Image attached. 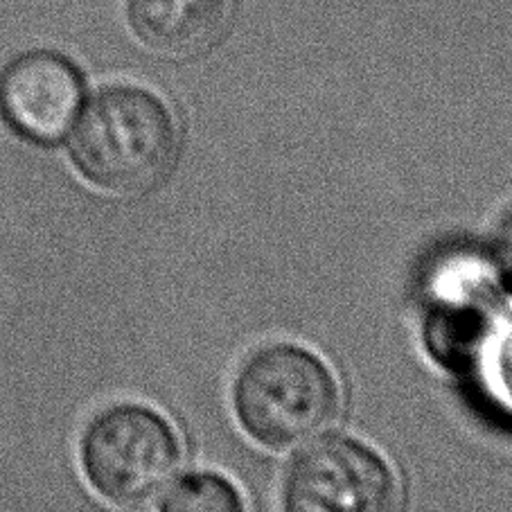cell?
I'll return each instance as SVG.
<instances>
[{
	"label": "cell",
	"mask_w": 512,
	"mask_h": 512,
	"mask_svg": "<svg viewBox=\"0 0 512 512\" xmlns=\"http://www.w3.org/2000/svg\"><path fill=\"white\" fill-rule=\"evenodd\" d=\"M158 512H249L240 488L217 472H192L172 483Z\"/></svg>",
	"instance_id": "obj_7"
},
{
	"label": "cell",
	"mask_w": 512,
	"mask_h": 512,
	"mask_svg": "<svg viewBox=\"0 0 512 512\" xmlns=\"http://www.w3.org/2000/svg\"><path fill=\"white\" fill-rule=\"evenodd\" d=\"M84 82L57 52H30L0 75V116L16 136L50 145L68 134L82 109Z\"/></svg>",
	"instance_id": "obj_5"
},
{
	"label": "cell",
	"mask_w": 512,
	"mask_h": 512,
	"mask_svg": "<svg viewBox=\"0 0 512 512\" xmlns=\"http://www.w3.org/2000/svg\"><path fill=\"white\" fill-rule=\"evenodd\" d=\"M129 25L163 59H192L213 50L231 25V0H129Z\"/></svg>",
	"instance_id": "obj_6"
},
{
	"label": "cell",
	"mask_w": 512,
	"mask_h": 512,
	"mask_svg": "<svg viewBox=\"0 0 512 512\" xmlns=\"http://www.w3.org/2000/svg\"><path fill=\"white\" fill-rule=\"evenodd\" d=\"M402 488L382 454L328 438L296 458L282 481V512H400Z\"/></svg>",
	"instance_id": "obj_4"
},
{
	"label": "cell",
	"mask_w": 512,
	"mask_h": 512,
	"mask_svg": "<svg viewBox=\"0 0 512 512\" xmlns=\"http://www.w3.org/2000/svg\"><path fill=\"white\" fill-rule=\"evenodd\" d=\"M494 255H497V262L503 273H506V278L512 282V208L508 210V215L501 219V224L497 228Z\"/></svg>",
	"instance_id": "obj_8"
},
{
	"label": "cell",
	"mask_w": 512,
	"mask_h": 512,
	"mask_svg": "<svg viewBox=\"0 0 512 512\" xmlns=\"http://www.w3.org/2000/svg\"><path fill=\"white\" fill-rule=\"evenodd\" d=\"M179 154V129L161 97L113 86L93 97L70 138V158L104 192L140 194L161 183Z\"/></svg>",
	"instance_id": "obj_1"
},
{
	"label": "cell",
	"mask_w": 512,
	"mask_h": 512,
	"mask_svg": "<svg viewBox=\"0 0 512 512\" xmlns=\"http://www.w3.org/2000/svg\"><path fill=\"white\" fill-rule=\"evenodd\" d=\"M233 409L255 443L287 449L323 434L337 420L341 388L312 350L273 343L255 350L237 370Z\"/></svg>",
	"instance_id": "obj_2"
},
{
	"label": "cell",
	"mask_w": 512,
	"mask_h": 512,
	"mask_svg": "<svg viewBox=\"0 0 512 512\" xmlns=\"http://www.w3.org/2000/svg\"><path fill=\"white\" fill-rule=\"evenodd\" d=\"M79 461L91 488L116 506H138L165 488L181 463L170 420L145 404L122 402L88 420Z\"/></svg>",
	"instance_id": "obj_3"
}]
</instances>
